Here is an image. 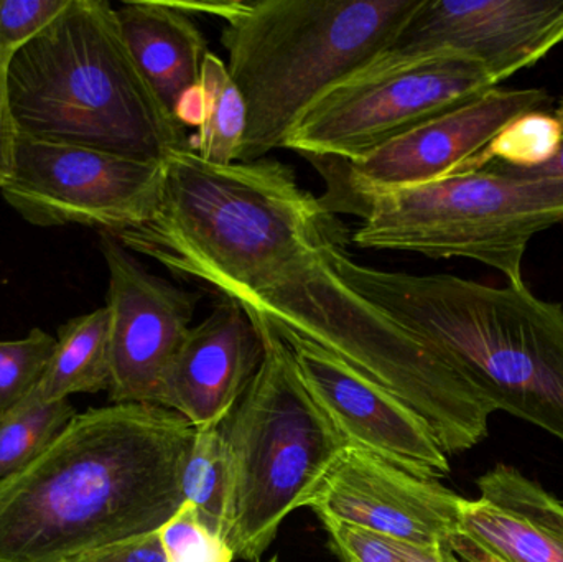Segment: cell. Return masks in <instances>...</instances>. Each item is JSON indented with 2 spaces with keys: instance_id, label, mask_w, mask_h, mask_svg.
Listing matches in <instances>:
<instances>
[{
  "instance_id": "1",
  "label": "cell",
  "mask_w": 563,
  "mask_h": 562,
  "mask_svg": "<svg viewBox=\"0 0 563 562\" xmlns=\"http://www.w3.org/2000/svg\"><path fill=\"white\" fill-rule=\"evenodd\" d=\"M194 436L161 406L78 412L29 467L0 481V562H66L157 533L185 504Z\"/></svg>"
},
{
  "instance_id": "2",
  "label": "cell",
  "mask_w": 563,
  "mask_h": 562,
  "mask_svg": "<svg viewBox=\"0 0 563 562\" xmlns=\"http://www.w3.org/2000/svg\"><path fill=\"white\" fill-rule=\"evenodd\" d=\"M344 236L287 165L267 158L214 165L188 147L165 158L154 217L114 238L174 276L243 302L276 289Z\"/></svg>"
},
{
  "instance_id": "3",
  "label": "cell",
  "mask_w": 563,
  "mask_h": 562,
  "mask_svg": "<svg viewBox=\"0 0 563 562\" xmlns=\"http://www.w3.org/2000/svg\"><path fill=\"white\" fill-rule=\"evenodd\" d=\"M347 238L324 247L333 269L377 309L443 356L493 411L563 442V307L526 284L488 286L450 274L356 263Z\"/></svg>"
},
{
  "instance_id": "4",
  "label": "cell",
  "mask_w": 563,
  "mask_h": 562,
  "mask_svg": "<svg viewBox=\"0 0 563 562\" xmlns=\"http://www.w3.org/2000/svg\"><path fill=\"white\" fill-rule=\"evenodd\" d=\"M223 22L228 71L246 101L240 162L284 148L301 115L379 59L423 0L177 2Z\"/></svg>"
},
{
  "instance_id": "5",
  "label": "cell",
  "mask_w": 563,
  "mask_h": 562,
  "mask_svg": "<svg viewBox=\"0 0 563 562\" xmlns=\"http://www.w3.org/2000/svg\"><path fill=\"white\" fill-rule=\"evenodd\" d=\"M20 134L165 162L190 147L142 76L106 0H69L7 69Z\"/></svg>"
},
{
  "instance_id": "6",
  "label": "cell",
  "mask_w": 563,
  "mask_h": 562,
  "mask_svg": "<svg viewBox=\"0 0 563 562\" xmlns=\"http://www.w3.org/2000/svg\"><path fill=\"white\" fill-rule=\"evenodd\" d=\"M328 244L276 289L241 306L396 396L426 421L446 455L478 445L488 436L492 406L432 346L354 290L324 257Z\"/></svg>"
},
{
  "instance_id": "7",
  "label": "cell",
  "mask_w": 563,
  "mask_h": 562,
  "mask_svg": "<svg viewBox=\"0 0 563 562\" xmlns=\"http://www.w3.org/2000/svg\"><path fill=\"white\" fill-rule=\"evenodd\" d=\"M250 316L264 355L224 421L234 477L228 543L236 558L261 562L282 524L305 508L346 444L308 393L287 342L261 317Z\"/></svg>"
},
{
  "instance_id": "8",
  "label": "cell",
  "mask_w": 563,
  "mask_h": 562,
  "mask_svg": "<svg viewBox=\"0 0 563 562\" xmlns=\"http://www.w3.org/2000/svg\"><path fill=\"white\" fill-rule=\"evenodd\" d=\"M357 217L351 241L363 250L463 257L526 284L532 238L563 221V180L479 168L374 195Z\"/></svg>"
},
{
  "instance_id": "9",
  "label": "cell",
  "mask_w": 563,
  "mask_h": 562,
  "mask_svg": "<svg viewBox=\"0 0 563 562\" xmlns=\"http://www.w3.org/2000/svg\"><path fill=\"white\" fill-rule=\"evenodd\" d=\"M495 88L485 66L453 53L379 58L318 99L284 148L307 161H357Z\"/></svg>"
},
{
  "instance_id": "10",
  "label": "cell",
  "mask_w": 563,
  "mask_h": 562,
  "mask_svg": "<svg viewBox=\"0 0 563 562\" xmlns=\"http://www.w3.org/2000/svg\"><path fill=\"white\" fill-rule=\"evenodd\" d=\"M162 180L164 162L36 141L19 132L12 174L0 194L33 227L76 224L118 236L154 217Z\"/></svg>"
},
{
  "instance_id": "11",
  "label": "cell",
  "mask_w": 563,
  "mask_h": 562,
  "mask_svg": "<svg viewBox=\"0 0 563 562\" xmlns=\"http://www.w3.org/2000/svg\"><path fill=\"white\" fill-rule=\"evenodd\" d=\"M548 91L495 88L393 139L357 161H310L327 184L330 213L357 214L374 195L472 170L493 139L519 115L548 109Z\"/></svg>"
},
{
  "instance_id": "12",
  "label": "cell",
  "mask_w": 563,
  "mask_h": 562,
  "mask_svg": "<svg viewBox=\"0 0 563 562\" xmlns=\"http://www.w3.org/2000/svg\"><path fill=\"white\" fill-rule=\"evenodd\" d=\"M99 234L111 313L109 401L158 406L168 366L191 329L201 294L155 276L114 236Z\"/></svg>"
},
{
  "instance_id": "13",
  "label": "cell",
  "mask_w": 563,
  "mask_h": 562,
  "mask_svg": "<svg viewBox=\"0 0 563 562\" xmlns=\"http://www.w3.org/2000/svg\"><path fill=\"white\" fill-rule=\"evenodd\" d=\"M563 43V0H423L380 58L453 53L475 59L496 85Z\"/></svg>"
},
{
  "instance_id": "14",
  "label": "cell",
  "mask_w": 563,
  "mask_h": 562,
  "mask_svg": "<svg viewBox=\"0 0 563 562\" xmlns=\"http://www.w3.org/2000/svg\"><path fill=\"white\" fill-rule=\"evenodd\" d=\"M277 333L290 346L308 393L346 448L369 452L427 481L449 477V458L409 406L310 340Z\"/></svg>"
},
{
  "instance_id": "15",
  "label": "cell",
  "mask_w": 563,
  "mask_h": 562,
  "mask_svg": "<svg viewBox=\"0 0 563 562\" xmlns=\"http://www.w3.org/2000/svg\"><path fill=\"white\" fill-rule=\"evenodd\" d=\"M465 498L389 464L361 449L346 448L308 498L318 520L340 521L397 543H449L460 531Z\"/></svg>"
},
{
  "instance_id": "16",
  "label": "cell",
  "mask_w": 563,
  "mask_h": 562,
  "mask_svg": "<svg viewBox=\"0 0 563 562\" xmlns=\"http://www.w3.org/2000/svg\"><path fill=\"white\" fill-rule=\"evenodd\" d=\"M263 355L253 317L236 300L221 297L207 319L188 330L168 366L158 406L195 429L221 425L243 398Z\"/></svg>"
},
{
  "instance_id": "17",
  "label": "cell",
  "mask_w": 563,
  "mask_h": 562,
  "mask_svg": "<svg viewBox=\"0 0 563 562\" xmlns=\"http://www.w3.org/2000/svg\"><path fill=\"white\" fill-rule=\"evenodd\" d=\"M115 10L125 43L158 101L178 124L198 125L201 71L210 49L190 13L164 0L124 2Z\"/></svg>"
},
{
  "instance_id": "18",
  "label": "cell",
  "mask_w": 563,
  "mask_h": 562,
  "mask_svg": "<svg viewBox=\"0 0 563 562\" xmlns=\"http://www.w3.org/2000/svg\"><path fill=\"white\" fill-rule=\"evenodd\" d=\"M111 386V313L108 307L73 317L56 335V349L35 388L43 403L96 395Z\"/></svg>"
},
{
  "instance_id": "19",
  "label": "cell",
  "mask_w": 563,
  "mask_h": 562,
  "mask_svg": "<svg viewBox=\"0 0 563 562\" xmlns=\"http://www.w3.org/2000/svg\"><path fill=\"white\" fill-rule=\"evenodd\" d=\"M460 533L503 562H563V533L488 502H463Z\"/></svg>"
},
{
  "instance_id": "20",
  "label": "cell",
  "mask_w": 563,
  "mask_h": 562,
  "mask_svg": "<svg viewBox=\"0 0 563 562\" xmlns=\"http://www.w3.org/2000/svg\"><path fill=\"white\" fill-rule=\"evenodd\" d=\"M181 495L213 533L228 540L233 521L234 477L224 422L195 429L181 474Z\"/></svg>"
},
{
  "instance_id": "21",
  "label": "cell",
  "mask_w": 563,
  "mask_h": 562,
  "mask_svg": "<svg viewBox=\"0 0 563 562\" xmlns=\"http://www.w3.org/2000/svg\"><path fill=\"white\" fill-rule=\"evenodd\" d=\"M191 151L214 165L240 162L247 131V108L227 63L210 52L200 81V122Z\"/></svg>"
},
{
  "instance_id": "22",
  "label": "cell",
  "mask_w": 563,
  "mask_h": 562,
  "mask_svg": "<svg viewBox=\"0 0 563 562\" xmlns=\"http://www.w3.org/2000/svg\"><path fill=\"white\" fill-rule=\"evenodd\" d=\"M78 415L68 399L43 403L35 389L0 416V481L29 467Z\"/></svg>"
},
{
  "instance_id": "23",
  "label": "cell",
  "mask_w": 563,
  "mask_h": 562,
  "mask_svg": "<svg viewBox=\"0 0 563 562\" xmlns=\"http://www.w3.org/2000/svg\"><path fill=\"white\" fill-rule=\"evenodd\" d=\"M562 141V128L548 109H538L509 122L479 155L472 170L495 164L512 170H531L548 164ZM470 170V172H472Z\"/></svg>"
},
{
  "instance_id": "24",
  "label": "cell",
  "mask_w": 563,
  "mask_h": 562,
  "mask_svg": "<svg viewBox=\"0 0 563 562\" xmlns=\"http://www.w3.org/2000/svg\"><path fill=\"white\" fill-rule=\"evenodd\" d=\"M56 349V337L30 330L16 340H0V416L12 411L45 375Z\"/></svg>"
},
{
  "instance_id": "25",
  "label": "cell",
  "mask_w": 563,
  "mask_h": 562,
  "mask_svg": "<svg viewBox=\"0 0 563 562\" xmlns=\"http://www.w3.org/2000/svg\"><path fill=\"white\" fill-rule=\"evenodd\" d=\"M483 500L563 533V504L544 487L509 465H496L476 481Z\"/></svg>"
},
{
  "instance_id": "26",
  "label": "cell",
  "mask_w": 563,
  "mask_h": 562,
  "mask_svg": "<svg viewBox=\"0 0 563 562\" xmlns=\"http://www.w3.org/2000/svg\"><path fill=\"white\" fill-rule=\"evenodd\" d=\"M158 537L168 562H233L236 558L227 538L213 533L187 502L161 528Z\"/></svg>"
},
{
  "instance_id": "27",
  "label": "cell",
  "mask_w": 563,
  "mask_h": 562,
  "mask_svg": "<svg viewBox=\"0 0 563 562\" xmlns=\"http://www.w3.org/2000/svg\"><path fill=\"white\" fill-rule=\"evenodd\" d=\"M69 0H0V68L42 33Z\"/></svg>"
},
{
  "instance_id": "28",
  "label": "cell",
  "mask_w": 563,
  "mask_h": 562,
  "mask_svg": "<svg viewBox=\"0 0 563 562\" xmlns=\"http://www.w3.org/2000/svg\"><path fill=\"white\" fill-rule=\"evenodd\" d=\"M320 524L338 562H407L397 541L327 518Z\"/></svg>"
},
{
  "instance_id": "29",
  "label": "cell",
  "mask_w": 563,
  "mask_h": 562,
  "mask_svg": "<svg viewBox=\"0 0 563 562\" xmlns=\"http://www.w3.org/2000/svg\"><path fill=\"white\" fill-rule=\"evenodd\" d=\"M66 562H168L157 533L132 538L79 554Z\"/></svg>"
},
{
  "instance_id": "30",
  "label": "cell",
  "mask_w": 563,
  "mask_h": 562,
  "mask_svg": "<svg viewBox=\"0 0 563 562\" xmlns=\"http://www.w3.org/2000/svg\"><path fill=\"white\" fill-rule=\"evenodd\" d=\"M19 128L10 104L7 69L0 68V188L9 180L15 161Z\"/></svg>"
},
{
  "instance_id": "31",
  "label": "cell",
  "mask_w": 563,
  "mask_h": 562,
  "mask_svg": "<svg viewBox=\"0 0 563 562\" xmlns=\"http://www.w3.org/2000/svg\"><path fill=\"white\" fill-rule=\"evenodd\" d=\"M399 544L407 562H463L453 553L449 543Z\"/></svg>"
},
{
  "instance_id": "32",
  "label": "cell",
  "mask_w": 563,
  "mask_h": 562,
  "mask_svg": "<svg viewBox=\"0 0 563 562\" xmlns=\"http://www.w3.org/2000/svg\"><path fill=\"white\" fill-rule=\"evenodd\" d=\"M482 168H485V170L505 172V174L516 175V177L558 178V180H563V135L558 154L548 164L541 165V167L531 168V170H512V168L501 167V165L486 164Z\"/></svg>"
},
{
  "instance_id": "33",
  "label": "cell",
  "mask_w": 563,
  "mask_h": 562,
  "mask_svg": "<svg viewBox=\"0 0 563 562\" xmlns=\"http://www.w3.org/2000/svg\"><path fill=\"white\" fill-rule=\"evenodd\" d=\"M449 547L463 562H503L460 531L450 538Z\"/></svg>"
},
{
  "instance_id": "34",
  "label": "cell",
  "mask_w": 563,
  "mask_h": 562,
  "mask_svg": "<svg viewBox=\"0 0 563 562\" xmlns=\"http://www.w3.org/2000/svg\"><path fill=\"white\" fill-rule=\"evenodd\" d=\"M552 114L555 115V119H558L559 124H561L562 128V135H563V96L561 98V101L555 104L554 111H552Z\"/></svg>"
},
{
  "instance_id": "35",
  "label": "cell",
  "mask_w": 563,
  "mask_h": 562,
  "mask_svg": "<svg viewBox=\"0 0 563 562\" xmlns=\"http://www.w3.org/2000/svg\"><path fill=\"white\" fill-rule=\"evenodd\" d=\"M269 562H280V561H279V558L274 557L273 560H271Z\"/></svg>"
}]
</instances>
